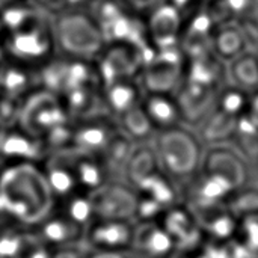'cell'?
I'll list each match as a JSON object with an SVG mask.
<instances>
[{
  "mask_svg": "<svg viewBox=\"0 0 258 258\" xmlns=\"http://www.w3.org/2000/svg\"><path fill=\"white\" fill-rule=\"evenodd\" d=\"M0 206L6 219L23 228H33L56 209L41 166L15 163L0 168Z\"/></svg>",
  "mask_w": 258,
  "mask_h": 258,
  "instance_id": "1",
  "label": "cell"
},
{
  "mask_svg": "<svg viewBox=\"0 0 258 258\" xmlns=\"http://www.w3.org/2000/svg\"><path fill=\"white\" fill-rule=\"evenodd\" d=\"M153 145L157 153L160 171L180 187L189 183L201 169L206 145L197 132L186 125L157 132Z\"/></svg>",
  "mask_w": 258,
  "mask_h": 258,
  "instance_id": "2",
  "label": "cell"
},
{
  "mask_svg": "<svg viewBox=\"0 0 258 258\" xmlns=\"http://www.w3.org/2000/svg\"><path fill=\"white\" fill-rule=\"evenodd\" d=\"M51 26L56 50L60 51V56L94 62L107 45L97 21L82 9L60 12Z\"/></svg>",
  "mask_w": 258,
  "mask_h": 258,
  "instance_id": "3",
  "label": "cell"
},
{
  "mask_svg": "<svg viewBox=\"0 0 258 258\" xmlns=\"http://www.w3.org/2000/svg\"><path fill=\"white\" fill-rule=\"evenodd\" d=\"M6 59L23 63L29 68H39L51 60L56 44L51 21H39V18L21 29L5 32L2 45Z\"/></svg>",
  "mask_w": 258,
  "mask_h": 258,
  "instance_id": "4",
  "label": "cell"
},
{
  "mask_svg": "<svg viewBox=\"0 0 258 258\" xmlns=\"http://www.w3.org/2000/svg\"><path fill=\"white\" fill-rule=\"evenodd\" d=\"M18 127L24 132L42 138L54 125L71 119L60 98L45 89L32 92L20 104Z\"/></svg>",
  "mask_w": 258,
  "mask_h": 258,
  "instance_id": "5",
  "label": "cell"
},
{
  "mask_svg": "<svg viewBox=\"0 0 258 258\" xmlns=\"http://www.w3.org/2000/svg\"><path fill=\"white\" fill-rule=\"evenodd\" d=\"M136 222L130 219H95L85 228L83 245L91 251L128 254Z\"/></svg>",
  "mask_w": 258,
  "mask_h": 258,
  "instance_id": "6",
  "label": "cell"
},
{
  "mask_svg": "<svg viewBox=\"0 0 258 258\" xmlns=\"http://www.w3.org/2000/svg\"><path fill=\"white\" fill-rule=\"evenodd\" d=\"M48 154L42 138L30 135L20 127L0 130V166L15 163L41 165Z\"/></svg>",
  "mask_w": 258,
  "mask_h": 258,
  "instance_id": "7",
  "label": "cell"
},
{
  "mask_svg": "<svg viewBox=\"0 0 258 258\" xmlns=\"http://www.w3.org/2000/svg\"><path fill=\"white\" fill-rule=\"evenodd\" d=\"M200 171L222 177L236 190L249 181V169L245 157L236 148L227 147L225 144L206 147Z\"/></svg>",
  "mask_w": 258,
  "mask_h": 258,
  "instance_id": "8",
  "label": "cell"
},
{
  "mask_svg": "<svg viewBox=\"0 0 258 258\" xmlns=\"http://www.w3.org/2000/svg\"><path fill=\"white\" fill-rule=\"evenodd\" d=\"M97 219L135 221L136 190L122 181H109L91 194Z\"/></svg>",
  "mask_w": 258,
  "mask_h": 258,
  "instance_id": "9",
  "label": "cell"
},
{
  "mask_svg": "<svg viewBox=\"0 0 258 258\" xmlns=\"http://www.w3.org/2000/svg\"><path fill=\"white\" fill-rule=\"evenodd\" d=\"M118 122L110 115H95L91 118L74 121L73 148L86 154L100 156L110 139L118 133Z\"/></svg>",
  "mask_w": 258,
  "mask_h": 258,
  "instance_id": "10",
  "label": "cell"
},
{
  "mask_svg": "<svg viewBox=\"0 0 258 258\" xmlns=\"http://www.w3.org/2000/svg\"><path fill=\"white\" fill-rule=\"evenodd\" d=\"M30 230L50 249L80 245L85 236L83 227L77 225L56 209Z\"/></svg>",
  "mask_w": 258,
  "mask_h": 258,
  "instance_id": "11",
  "label": "cell"
},
{
  "mask_svg": "<svg viewBox=\"0 0 258 258\" xmlns=\"http://www.w3.org/2000/svg\"><path fill=\"white\" fill-rule=\"evenodd\" d=\"M175 249L172 237L159 221L136 224L130 252L142 258H168Z\"/></svg>",
  "mask_w": 258,
  "mask_h": 258,
  "instance_id": "12",
  "label": "cell"
},
{
  "mask_svg": "<svg viewBox=\"0 0 258 258\" xmlns=\"http://www.w3.org/2000/svg\"><path fill=\"white\" fill-rule=\"evenodd\" d=\"M63 153L74 171V175L82 192L92 194L104 184H107L109 181H112L109 171L100 156L86 154L74 148H70Z\"/></svg>",
  "mask_w": 258,
  "mask_h": 258,
  "instance_id": "13",
  "label": "cell"
},
{
  "mask_svg": "<svg viewBox=\"0 0 258 258\" xmlns=\"http://www.w3.org/2000/svg\"><path fill=\"white\" fill-rule=\"evenodd\" d=\"M39 166L56 204L76 192H82L63 151L50 153Z\"/></svg>",
  "mask_w": 258,
  "mask_h": 258,
  "instance_id": "14",
  "label": "cell"
},
{
  "mask_svg": "<svg viewBox=\"0 0 258 258\" xmlns=\"http://www.w3.org/2000/svg\"><path fill=\"white\" fill-rule=\"evenodd\" d=\"M144 88L136 79L116 80L107 85H101V100L106 112L118 119L130 109L141 104L144 97Z\"/></svg>",
  "mask_w": 258,
  "mask_h": 258,
  "instance_id": "15",
  "label": "cell"
},
{
  "mask_svg": "<svg viewBox=\"0 0 258 258\" xmlns=\"http://www.w3.org/2000/svg\"><path fill=\"white\" fill-rule=\"evenodd\" d=\"M141 107L144 109L157 132L184 125L181 109L174 94L144 92Z\"/></svg>",
  "mask_w": 258,
  "mask_h": 258,
  "instance_id": "16",
  "label": "cell"
},
{
  "mask_svg": "<svg viewBox=\"0 0 258 258\" xmlns=\"http://www.w3.org/2000/svg\"><path fill=\"white\" fill-rule=\"evenodd\" d=\"M33 71L32 68L5 59L0 67V97L9 100H23L32 94L33 88Z\"/></svg>",
  "mask_w": 258,
  "mask_h": 258,
  "instance_id": "17",
  "label": "cell"
},
{
  "mask_svg": "<svg viewBox=\"0 0 258 258\" xmlns=\"http://www.w3.org/2000/svg\"><path fill=\"white\" fill-rule=\"evenodd\" d=\"M160 171L159 159L153 142L136 144L132 157L125 166L124 183L136 189L145 178Z\"/></svg>",
  "mask_w": 258,
  "mask_h": 258,
  "instance_id": "18",
  "label": "cell"
},
{
  "mask_svg": "<svg viewBox=\"0 0 258 258\" xmlns=\"http://www.w3.org/2000/svg\"><path fill=\"white\" fill-rule=\"evenodd\" d=\"M227 77L233 80V86L249 95L254 94L258 91V56L243 51L234 57L230 70H227Z\"/></svg>",
  "mask_w": 258,
  "mask_h": 258,
  "instance_id": "19",
  "label": "cell"
},
{
  "mask_svg": "<svg viewBox=\"0 0 258 258\" xmlns=\"http://www.w3.org/2000/svg\"><path fill=\"white\" fill-rule=\"evenodd\" d=\"M118 127L119 130L130 138L135 144H145V142H153L157 130L151 124L150 118L144 112V109L139 106L130 109L124 115H121L118 119Z\"/></svg>",
  "mask_w": 258,
  "mask_h": 258,
  "instance_id": "20",
  "label": "cell"
},
{
  "mask_svg": "<svg viewBox=\"0 0 258 258\" xmlns=\"http://www.w3.org/2000/svg\"><path fill=\"white\" fill-rule=\"evenodd\" d=\"M56 210H59L62 215L83 228H86L97 219L92 197L86 192H76L68 198L59 201L56 204Z\"/></svg>",
  "mask_w": 258,
  "mask_h": 258,
  "instance_id": "21",
  "label": "cell"
},
{
  "mask_svg": "<svg viewBox=\"0 0 258 258\" xmlns=\"http://www.w3.org/2000/svg\"><path fill=\"white\" fill-rule=\"evenodd\" d=\"M245 36L240 26H234L233 23H227L222 26H218L216 35H215V45L213 53L221 60H233L239 54L243 53L245 45Z\"/></svg>",
  "mask_w": 258,
  "mask_h": 258,
  "instance_id": "22",
  "label": "cell"
},
{
  "mask_svg": "<svg viewBox=\"0 0 258 258\" xmlns=\"http://www.w3.org/2000/svg\"><path fill=\"white\" fill-rule=\"evenodd\" d=\"M227 209L239 221L248 216L258 215V187L243 186L234 190L225 201Z\"/></svg>",
  "mask_w": 258,
  "mask_h": 258,
  "instance_id": "23",
  "label": "cell"
},
{
  "mask_svg": "<svg viewBox=\"0 0 258 258\" xmlns=\"http://www.w3.org/2000/svg\"><path fill=\"white\" fill-rule=\"evenodd\" d=\"M239 231L243 234V245L252 252H258V215L240 219Z\"/></svg>",
  "mask_w": 258,
  "mask_h": 258,
  "instance_id": "24",
  "label": "cell"
},
{
  "mask_svg": "<svg viewBox=\"0 0 258 258\" xmlns=\"http://www.w3.org/2000/svg\"><path fill=\"white\" fill-rule=\"evenodd\" d=\"M51 258H86V255L85 249H82L79 245H73L59 249H51Z\"/></svg>",
  "mask_w": 258,
  "mask_h": 258,
  "instance_id": "25",
  "label": "cell"
},
{
  "mask_svg": "<svg viewBox=\"0 0 258 258\" xmlns=\"http://www.w3.org/2000/svg\"><path fill=\"white\" fill-rule=\"evenodd\" d=\"M128 254L124 252H103V251H92L88 258H127Z\"/></svg>",
  "mask_w": 258,
  "mask_h": 258,
  "instance_id": "26",
  "label": "cell"
},
{
  "mask_svg": "<svg viewBox=\"0 0 258 258\" xmlns=\"http://www.w3.org/2000/svg\"><path fill=\"white\" fill-rule=\"evenodd\" d=\"M248 110H249V112L258 119V91H255L254 94L249 95V106H248Z\"/></svg>",
  "mask_w": 258,
  "mask_h": 258,
  "instance_id": "27",
  "label": "cell"
},
{
  "mask_svg": "<svg viewBox=\"0 0 258 258\" xmlns=\"http://www.w3.org/2000/svg\"><path fill=\"white\" fill-rule=\"evenodd\" d=\"M3 36H5V26H3V21H2V18H0V38L3 39Z\"/></svg>",
  "mask_w": 258,
  "mask_h": 258,
  "instance_id": "28",
  "label": "cell"
},
{
  "mask_svg": "<svg viewBox=\"0 0 258 258\" xmlns=\"http://www.w3.org/2000/svg\"><path fill=\"white\" fill-rule=\"evenodd\" d=\"M0 168H2V166H0Z\"/></svg>",
  "mask_w": 258,
  "mask_h": 258,
  "instance_id": "29",
  "label": "cell"
}]
</instances>
